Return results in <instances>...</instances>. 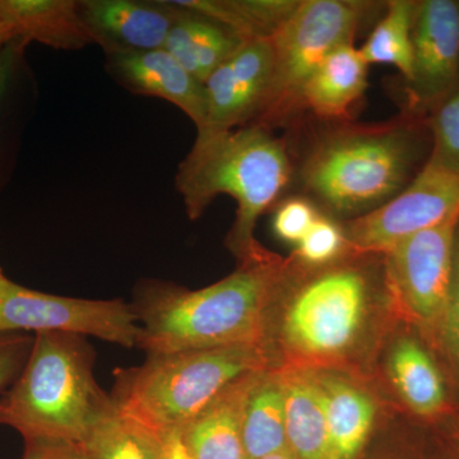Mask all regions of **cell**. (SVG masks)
Returning a JSON list of instances; mask_svg holds the SVG:
<instances>
[{
    "mask_svg": "<svg viewBox=\"0 0 459 459\" xmlns=\"http://www.w3.org/2000/svg\"><path fill=\"white\" fill-rule=\"evenodd\" d=\"M289 262L265 252L238 263L213 285L188 290L164 281H144L132 307L140 323L137 347L153 353L267 346L270 314Z\"/></svg>",
    "mask_w": 459,
    "mask_h": 459,
    "instance_id": "6da1fadb",
    "label": "cell"
},
{
    "mask_svg": "<svg viewBox=\"0 0 459 459\" xmlns=\"http://www.w3.org/2000/svg\"><path fill=\"white\" fill-rule=\"evenodd\" d=\"M430 152L431 134L422 117L402 114L377 126H334L305 157V198L332 216L358 219L397 197Z\"/></svg>",
    "mask_w": 459,
    "mask_h": 459,
    "instance_id": "7a4b0ae2",
    "label": "cell"
},
{
    "mask_svg": "<svg viewBox=\"0 0 459 459\" xmlns=\"http://www.w3.org/2000/svg\"><path fill=\"white\" fill-rule=\"evenodd\" d=\"M285 141L270 129L246 126L231 131L204 129L180 162L175 186L186 214L195 221L219 195L237 201L226 247L238 263L267 252L255 240L259 217L276 204L291 180Z\"/></svg>",
    "mask_w": 459,
    "mask_h": 459,
    "instance_id": "3957f363",
    "label": "cell"
},
{
    "mask_svg": "<svg viewBox=\"0 0 459 459\" xmlns=\"http://www.w3.org/2000/svg\"><path fill=\"white\" fill-rule=\"evenodd\" d=\"M95 350L87 337L60 332L33 336L17 379L0 397V425L26 440L82 446L90 431L114 409L95 379Z\"/></svg>",
    "mask_w": 459,
    "mask_h": 459,
    "instance_id": "277c9868",
    "label": "cell"
},
{
    "mask_svg": "<svg viewBox=\"0 0 459 459\" xmlns=\"http://www.w3.org/2000/svg\"><path fill=\"white\" fill-rule=\"evenodd\" d=\"M268 368L270 351L264 344L153 353L138 367L115 370L110 397L120 412L155 433H172L230 383Z\"/></svg>",
    "mask_w": 459,
    "mask_h": 459,
    "instance_id": "5b68a950",
    "label": "cell"
},
{
    "mask_svg": "<svg viewBox=\"0 0 459 459\" xmlns=\"http://www.w3.org/2000/svg\"><path fill=\"white\" fill-rule=\"evenodd\" d=\"M359 261L360 255L347 253L299 280L283 307L279 334L292 367L316 370L346 355L358 341L374 291L370 268Z\"/></svg>",
    "mask_w": 459,
    "mask_h": 459,
    "instance_id": "8992f818",
    "label": "cell"
},
{
    "mask_svg": "<svg viewBox=\"0 0 459 459\" xmlns=\"http://www.w3.org/2000/svg\"><path fill=\"white\" fill-rule=\"evenodd\" d=\"M373 8V3L356 0H300L294 13L271 38L270 89L249 126L271 131L303 110L305 84L332 51L353 44Z\"/></svg>",
    "mask_w": 459,
    "mask_h": 459,
    "instance_id": "52a82bcc",
    "label": "cell"
},
{
    "mask_svg": "<svg viewBox=\"0 0 459 459\" xmlns=\"http://www.w3.org/2000/svg\"><path fill=\"white\" fill-rule=\"evenodd\" d=\"M458 223L453 220L411 235L383 255L392 304L418 329L428 347L448 304Z\"/></svg>",
    "mask_w": 459,
    "mask_h": 459,
    "instance_id": "ba28073f",
    "label": "cell"
},
{
    "mask_svg": "<svg viewBox=\"0 0 459 459\" xmlns=\"http://www.w3.org/2000/svg\"><path fill=\"white\" fill-rule=\"evenodd\" d=\"M0 332H60L137 347L141 327L131 304L45 294L0 277Z\"/></svg>",
    "mask_w": 459,
    "mask_h": 459,
    "instance_id": "9c48e42d",
    "label": "cell"
},
{
    "mask_svg": "<svg viewBox=\"0 0 459 459\" xmlns=\"http://www.w3.org/2000/svg\"><path fill=\"white\" fill-rule=\"evenodd\" d=\"M459 220V175L427 162L397 197L343 226L350 253L385 255L411 235Z\"/></svg>",
    "mask_w": 459,
    "mask_h": 459,
    "instance_id": "30bf717a",
    "label": "cell"
},
{
    "mask_svg": "<svg viewBox=\"0 0 459 459\" xmlns=\"http://www.w3.org/2000/svg\"><path fill=\"white\" fill-rule=\"evenodd\" d=\"M403 114L427 119L459 90V0H420Z\"/></svg>",
    "mask_w": 459,
    "mask_h": 459,
    "instance_id": "8fae6325",
    "label": "cell"
},
{
    "mask_svg": "<svg viewBox=\"0 0 459 459\" xmlns=\"http://www.w3.org/2000/svg\"><path fill=\"white\" fill-rule=\"evenodd\" d=\"M272 72L271 39L243 42L204 82L207 98L204 129L231 131L249 126L261 110L270 89Z\"/></svg>",
    "mask_w": 459,
    "mask_h": 459,
    "instance_id": "7c38bea8",
    "label": "cell"
},
{
    "mask_svg": "<svg viewBox=\"0 0 459 459\" xmlns=\"http://www.w3.org/2000/svg\"><path fill=\"white\" fill-rule=\"evenodd\" d=\"M78 11L93 44L101 45L107 54L164 49L183 9L174 2L82 0Z\"/></svg>",
    "mask_w": 459,
    "mask_h": 459,
    "instance_id": "4fadbf2b",
    "label": "cell"
},
{
    "mask_svg": "<svg viewBox=\"0 0 459 459\" xmlns=\"http://www.w3.org/2000/svg\"><path fill=\"white\" fill-rule=\"evenodd\" d=\"M108 74L135 95L152 96L174 104L195 124L207 126L204 84L165 49L107 53Z\"/></svg>",
    "mask_w": 459,
    "mask_h": 459,
    "instance_id": "5bb4252c",
    "label": "cell"
},
{
    "mask_svg": "<svg viewBox=\"0 0 459 459\" xmlns=\"http://www.w3.org/2000/svg\"><path fill=\"white\" fill-rule=\"evenodd\" d=\"M255 374L256 371L247 373L230 383L177 431L190 457L247 459L243 443L244 411Z\"/></svg>",
    "mask_w": 459,
    "mask_h": 459,
    "instance_id": "9a60e30c",
    "label": "cell"
},
{
    "mask_svg": "<svg viewBox=\"0 0 459 459\" xmlns=\"http://www.w3.org/2000/svg\"><path fill=\"white\" fill-rule=\"evenodd\" d=\"M0 21L8 42L38 41L57 50L93 44L75 0H0Z\"/></svg>",
    "mask_w": 459,
    "mask_h": 459,
    "instance_id": "2e32d148",
    "label": "cell"
},
{
    "mask_svg": "<svg viewBox=\"0 0 459 459\" xmlns=\"http://www.w3.org/2000/svg\"><path fill=\"white\" fill-rule=\"evenodd\" d=\"M389 376L411 412L435 421L453 409L448 385L427 344L402 337L389 356Z\"/></svg>",
    "mask_w": 459,
    "mask_h": 459,
    "instance_id": "e0dca14e",
    "label": "cell"
},
{
    "mask_svg": "<svg viewBox=\"0 0 459 459\" xmlns=\"http://www.w3.org/2000/svg\"><path fill=\"white\" fill-rule=\"evenodd\" d=\"M316 374L327 419L328 459H358L376 422V402L341 377Z\"/></svg>",
    "mask_w": 459,
    "mask_h": 459,
    "instance_id": "ac0fdd59",
    "label": "cell"
},
{
    "mask_svg": "<svg viewBox=\"0 0 459 459\" xmlns=\"http://www.w3.org/2000/svg\"><path fill=\"white\" fill-rule=\"evenodd\" d=\"M369 66L355 45L337 48L305 84L303 108L322 119H343L368 89Z\"/></svg>",
    "mask_w": 459,
    "mask_h": 459,
    "instance_id": "d6986e66",
    "label": "cell"
},
{
    "mask_svg": "<svg viewBox=\"0 0 459 459\" xmlns=\"http://www.w3.org/2000/svg\"><path fill=\"white\" fill-rule=\"evenodd\" d=\"M286 439L296 459H328V428L316 370L282 368Z\"/></svg>",
    "mask_w": 459,
    "mask_h": 459,
    "instance_id": "ffe728a7",
    "label": "cell"
},
{
    "mask_svg": "<svg viewBox=\"0 0 459 459\" xmlns=\"http://www.w3.org/2000/svg\"><path fill=\"white\" fill-rule=\"evenodd\" d=\"M243 443L247 459L289 451L285 392L280 369L256 371L244 411Z\"/></svg>",
    "mask_w": 459,
    "mask_h": 459,
    "instance_id": "44dd1931",
    "label": "cell"
},
{
    "mask_svg": "<svg viewBox=\"0 0 459 459\" xmlns=\"http://www.w3.org/2000/svg\"><path fill=\"white\" fill-rule=\"evenodd\" d=\"M181 9L183 12L171 27L164 49L204 84L208 77L243 45V41L208 18Z\"/></svg>",
    "mask_w": 459,
    "mask_h": 459,
    "instance_id": "7402d4cb",
    "label": "cell"
},
{
    "mask_svg": "<svg viewBox=\"0 0 459 459\" xmlns=\"http://www.w3.org/2000/svg\"><path fill=\"white\" fill-rule=\"evenodd\" d=\"M175 4L222 26L241 41L271 39L300 0H178Z\"/></svg>",
    "mask_w": 459,
    "mask_h": 459,
    "instance_id": "603a6c76",
    "label": "cell"
},
{
    "mask_svg": "<svg viewBox=\"0 0 459 459\" xmlns=\"http://www.w3.org/2000/svg\"><path fill=\"white\" fill-rule=\"evenodd\" d=\"M84 459H165L161 437L115 407L82 443Z\"/></svg>",
    "mask_w": 459,
    "mask_h": 459,
    "instance_id": "cb8c5ba5",
    "label": "cell"
},
{
    "mask_svg": "<svg viewBox=\"0 0 459 459\" xmlns=\"http://www.w3.org/2000/svg\"><path fill=\"white\" fill-rule=\"evenodd\" d=\"M418 0H391L385 16L374 27L360 53L368 65H389L400 71L403 81L412 72V31Z\"/></svg>",
    "mask_w": 459,
    "mask_h": 459,
    "instance_id": "d4e9b609",
    "label": "cell"
},
{
    "mask_svg": "<svg viewBox=\"0 0 459 459\" xmlns=\"http://www.w3.org/2000/svg\"><path fill=\"white\" fill-rule=\"evenodd\" d=\"M429 350L433 355H439L446 385L449 379L452 388L457 392L459 397V223L453 249L452 283L448 304L440 327Z\"/></svg>",
    "mask_w": 459,
    "mask_h": 459,
    "instance_id": "484cf974",
    "label": "cell"
},
{
    "mask_svg": "<svg viewBox=\"0 0 459 459\" xmlns=\"http://www.w3.org/2000/svg\"><path fill=\"white\" fill-rule=\"evenodd\" d=\"M431 134L429 162L459 175V90L427 117Z\"/></svg>",
    "mask_w": 459,
    "mask_h": 459,
    "instance_id": "4316f807",
    "label": "cell"
},
{
    "mask_svg": "<svg viewBox=\"0 0 459 459\" xmlns=\"http://www.w3.org/2000/svg\"><path fill=\"white\" fill-rule=\"evenodd\" d=\"M347 253L350 249L342 226L322 213L295 249L296 262L307 268L332 264Z\"/></svg>",
    "mask_w": 459,
    "mask_h": 459,
    "instance_id": "83f0119b",
    "label": "cell"
},
{
    "mask_svg": "<svg viewBox=\"0 0 459 459\" xmlns=\"http://www.w3.org/2000/svg\"><path fill=\"white\" fill-rule=\"evenodd\" d=\"M318 207L305 197L286 199L274 212L272 229L280 240L298 246L319 217Z\"/></svg>",
    "mask_w": 459,
    "mask_h": 459,
    "instance_id": "f1b7e54d",
    "label": "cell"
},
{
    "mask_svg": "<svg viewBox=\"0 0 459 459\" xmlns=\"http://www.w3.org/2000/svg\"><path fill=\"white\" fill-rule=\"evenodd\" d=\"M25 48L23 42L12 41L0 49V143L4 123L16 92L18 78L22 71Z\"/></svg>",
    "mask_w": 459,
    "mask_h": 459,
    "instance_id": "f546056e",
    "label": "cell"
},
{
    "mask_svg": "<svg viewBox=\"0 0 459 459\" xmlns=\"http://www.w3.org/2000/svg\"><path fill=\"white\" fill-rule=\"evenodd\" d=\"M32 343L33 337L23 332H0V392L20 376Z\"/></svg>",
    "mask_w": 459,
    "mask_h": 459,
    "instance_id": "4dcf8cb0",
    "label": "cell"
},
{
    "mask_svg": "<svg viewBox=\"0 0 459 459\" xmlns=\"http://www.w3.org/2000/svg\"><path fill=\"white\" fill-rule=\"evenodd\" d=\"M23 459H84L80 444L54 440H26Z\"/></svg>",
    "mask_w": 459,
    "mask_h": 459,
    "instance_id": "1f68e13d",
    "label": "cell"
},
{
    "mask_svg": "<svg viewBox=\"0 0 459 459\" xmlns=\"http://www.w3.org/2000/svg\"><path fill=\"white\" fill-rule=\"evenodd\" d=\"M437 420L444 425L439 439L440 459H459V410L453 407Z\"/></svg>",
    "mask_w": 459,
    "mask_h": 459,
    "instance_id": "d6a6232c",
    "label": "cell"
},
{
    "mask_svg": "<svg viewBox=\"0 0 459 459\" xmlns=\"http://www.w3.org/2000/svg\"><path fill=\"white\" fill-rule=\"evenodd\" d=\"M161 437L162 448H164L165 459H193L180 442L177 431L172 433L160 434Z\"/></svg>",
    "mask_w": 459,
    "mask_h": 459,
    "instance_id": "836d02e7",
    "label": "cell"
},
{
    "mask_svg": "<svg viewBox=\"0 0 459 459\" xmlns=\"http://www.w3.org/2000/svg\"><path fill=\"white\" fill-rule=\"evenodd\" d=\"M262 459H296L292 453L290 451H283L280 453H274V455H267V457Z\"/></svg>",
    "mask_w": 459,
    "mask_h": 459,
    "instance_id": "e575fe53",
    "label": "cell"
},
{
    "mask_svg": "<svg viewBox=\"0 0 459 459\" xmlns=\"http://www.w3.org/2000/svg\"><path fill=\"white\" fill-rule=\"evenodd\" d=\"M9 44L7 39H5L4 30H3L2 21H0V49L5 47V45Z\"/></svg>",
    "mask_w": 459,
    "mask_h": 459,
    "instance_id": "d590c367",
    "label": "cell"
},
{
    "mask_svg": "<svg viewBox=\"0 0 459 459\" xmlns=\"http://www.w3.org/2000/svg\"><path fill=\"white\" fill-rule=\"evenodd\" d=\"M4 276V273H3L2 268H0V277Z\"/></svg>",
    "mask_w": 459,
    "mask_h": 459,
    "instance_id": "8d00e7d4",
    "label": "cell"
}]
</instances>
